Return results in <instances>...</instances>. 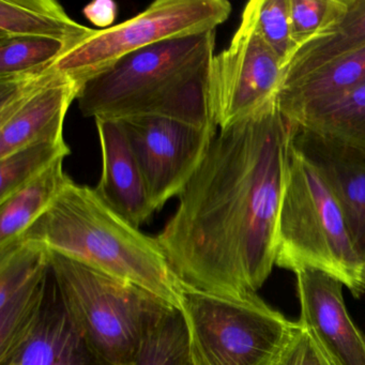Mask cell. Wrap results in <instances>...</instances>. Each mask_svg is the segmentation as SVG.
<instances>
[{
    "label": "cell",
    "instance_id": "cell-1",
    "mask_svg": "<svg viewBox=\"0 0 365 365\" xmlns=\"http://www.w3.org/2000/svg\"><path fill=\"white\" fill-rule=\"evenodd\" d=\"M294 129L277 101L217 131L157 236L183 288L242 297L268 279Z\"/></svg>",
    "mask_w": 365,
    "mask_h": 365
},
{
    "label": "cell",
    "instance_id": "cell-2",
    "mask_svg": "<svg viewBox=\"0 0 365 365\" xmlns=\"http://www.w3.org/2000/svg\"><path fill=\"white\" fill-rule=\"evenodd\" d=\"M215 38V31L196 34L123 57L86 81L78 98L81 113L95 120L157 117L196 127L215 125L208 81Z\"/></svg>",
    "mask_w": 365,
    "mask_h": 365
},
{
    "label": "cell",
    "instance_id": "cell-3",
    "mask_svg": "<svg viewBox=\"0 0 365 365\" xmlns=\"http://www.w3.org/2000/svg\"><path fill=\"white\" fill-rule=\"evenodd\" d=\"M20 240L125 279L181 309L182 285L157 237L140 232L88 185L71 179Z\"/></svg>",
    "mask_w": 365,
    "mask_h": 365
},
{
    "label": "cell",
    "instance_id": "cell-4",
    "mask_svg": "<svg viewBox=\"0 0 365 365\" xmlns=\"http://www.w3.org/2000/svg\"><path fill=\"white\" fill-rule=\"evenodd\" d=\"M53 279L78 332L103 365H131L172 305L147 290L48 251Z\"/></svg>",
    "mask_w": 365,
    "mask_h": 365
},
{
    "label": "cell",
    "instance_id": "cell-5",
    "mask_svg": "<svg viewBox=\"0 0 365 365\" xmlns=\"http://www.w3.org/2000/svg\"><path fill=\"white\" fill-rule=\"evenodd\" d=\"M362 264L332 194L292 140L277 217L275 266L294 273L324 271L359 297L365 292Z\"/></svg>",
    "mask_w": 365,
    "mask_h": 365
},
{
    "label": "cell",
    "instance_id": "cell-6",
    "mask_svg": "<svg viewBox=\"0 0 365 365\" xmlns=\"http://www.w3.org/2000/svg\"><path fill=\"white\" fill-rule=\"evenodd\" d=\"M181 311L195 365H273L297 327L256 294L183 288Z\"/></svg>",
    "mask_w": 365,
    "mask_h": 365
},
{
    "label": "cell",
    "instance_id": "cell-7",
    "mask_svg": "<svg viewBox=\"0 0 365 365\" xmlns=\"http://www.w3.org/2000/svg\"><path fill=\"white\" fill-rule=\"evenodd\" d=\"M232 10L226 0H157L134 18L96 31L53 67L85 84L132 53L168 40L217 31Z\"/></svg>",
    "mask_w": 365,
    "mask_h": 365
},
{
    "label": "cell",
    "instance_id": "cell-8",
    "mask_svg": "<svg viewBox=\"0 0 365 365\" xmlns=\"http://www.w3.org/2000/svg\"><path fill=\"white\" fill-rule=\"evenodd\" d=\"M284 72L281 59L242 16L230 46L211 61L208 103L215 127H232L277 103Z\"/></svg>",
    "mask_w": 365,
    "mask_h": 365
},
{
    "label": "cell",
    "instance_id": "cell-9",
    "mask_svg": "<svg viewBox=\"0 0 365 365\" xmlns=\"http://www.w3.org/2000/svg\"><path fill=\"white\" fill-rule=\"evenodd\" d=\"M84 83L54 67L0 78V159L63 138V123Z\"/></svg>",
    "mask_w": 365,
    "mask_h": 365
},
{
    "label": "cell",
    "instance_id": "cell-10",
    "mask_svg": "<svg viewBox=\"0 0 365 365\" xmlns=\"http://www.w3.org/2000/svg\"><path fill=\"white\" fill-rule=\"evenodd\" d=\"M119 123L140 164L155 211L180 195L219 131L215 125L196 127L157 117Z\"/></svg>",
    "mask_w": 365,
    "mask_h": 365
},
{
    "label": "cell",
    "instance_id": "cell-11",
    "mask_svg": "<svg viewBox=\"0 0 365 365\" xmlns=\"http://www.w3.org/2000/svg\"><path fill=\"white\" fill-rule=\"evenodd\" d=\"M50 275L46 247L20 240L0 250V361L7 358L37 324Z\"/></svg>",
    "mask_w": 365,
    "mask_h": 365
},
{
    "label": "cell",
    "instance_id": "cell-12",
    "mask_svg": "<svg viewBox=\"0 0 365 365\" xmlns=\"http://www.w3.org/2000/svg\"><path fill=\"white\" fill-rule=\"evenodd\" d=\"M300 317L333 365H365V334L346 309L339 279L318 269L297 271Z\"/></svg>",
    "mask_w": 365,
    "mask_h": 365
},
{
    "label": "cell",
    "instance_id": "cell-13",
    "mask_svg": "<svg viewBox=\"0 0 365 365\" xmlns=\"http://www.w3.org/2000/svg\"><path fill=\"white\" fill-rule=\"evenodd\" d=\"M294 125V147L326 183L343 215L352 245L364 262L365 153Z\"/></svg>",
    "mask_w": 365,
    "mask_h": 365
},
{
    "label": "cell",
    "instance_id": "cell-14",
    "mask_svg": "<svg viewBox=\"0 0 365 365\" xmlns=\"http://www.w3.org/2000/svg\"><path fill=\"white\" fill-rule=\"evenodd\" d=\"M95 121L102 170L93 189L115 212L140 228L157 212L151 204L140 164L119 121Z\"/></svg>",
    "mask_w": 365,
    "mask_h": 365
},
{
    "label": "cell",
    "instance_id": "cell-15",
    "mask_svg": "<svg viewBox=\"0 0 365 365\" xmlns=\"http://www.w3.org/2000/svg\"><path fill=\"white\" fill-rule=\"evenodd\" d=\"M0 365H103L68 314L52 271L37 324Z\"/></svg>",
    "mask_w": 365,
    "mask_h": 365
},
{
    "label": "cell",
    "instance_id": "cell-16",
    "mask_svg": "<svg viewBox=\"0 0 365 365\" xmlns=\"http://www.w3.org/2000/svg\"><path fill=\"white\" fill-rule=\"evenodd\" d=\"M95 33L76 22L54 0H0V40L41 38L71 51Z\"/></svg>",
    "mask_w": 365,
    "mask_h": 365
},
{
    "label": "cell",
    "instance_id": "cell-17",
    "mask_svg": "<svg viewBox=\"0 0 365 365\" xmlns=\"http://www.w3.org/2000/svg\"><path fill=\"white\" fill-rule=\"evenodd\" d=\"M364 44L365 0H347V9L341 18L296 53L286 67L282 89Z\"/></svg>",
    "mask_w": 365,
    "mask_h": 365
},
{
    "label": "cell",
    "instance_id": "cell-18",
    "mask_svg": "<svg viewBox=\"0 0 365 365\" xmlns=\"http://www.w3.org/2000/svg\"><path fill=\"white\" fill-rule=\"evenodd\" d=\"M365 84V44L282 89L279 106L292 119L305 108Z\"/></svg>",
    "mask_w": 365,
    "mask_h": 365
},
{
    "label": "cell",
    "instance_id": "cell-19",
    "mask_svg": "<svg viewBox=\"0 0 365 365\" xmlns=\"http://www.w3.org/2000/svg\"><path fill=\"white\" fill-rule=\"evenodd\" d=\"M58 160L43 174L0 202V250L18 242L71 180Z\"/></svg>",
    "mask_w": 365,
    "mask_h": 365
},
{
    "label": "cell",
    "instance_id": "cell-20",
    "mask_svg": "<svg viewBox=\"0 0 365 365\" xmlns=\"http://www.w3.org/2000/svg\"><path fill=\"white\" fill-rule=\"evenodd\" d=\"M290 120L365 153V84L305 108Z\"/></svg>",
    "mask_w": 365,
    "mask_h": 365
},
{
    "label": "cell",
    "instance_id": "cell-21",
    "mask_svg": "<svg viewBox=\"0 0 365 365\" xmlns=\"http://www.w3.org/2000/svg\"><path fill=\"white\" fill-rule=\"evenodd\" d=\"M131 365H195L181 309L170 307L160 316Z\"/></svg>",
    "mask_w": 365,
    "mask_h": 365
},
{
    "label": "cell",
    "instance_id": "cell-22",
    "mask_svg": "<svg viewBox=\"0 0 365 365\" xmlns=\"http://www.w3.org/2000/svg\"><path fill=\"white\" fill-rule=\"evenodd\" d=\"M70 153L71 149L63 138L37 143L0 159V202L7 200Z\"/></svg>",
    "mask_w": 365,
    "mask_h": 365
},
{
    "label": "cell",
    "instance_id": "cell-23",
    "mask_svg": "<svg viewBox=\"0 0 365 365\" xmlns=\"http://www.w3.org/2000/svg\"><path fill=\"white\" fill-rule=\"evenodd\" d=\"M242 16L253 24L286 69L299 50L292 37L289 0H252Z\"/></svg>",
    "mask_w": 365,
    "mask_h": 365
},
{
    "label": "cell",
    "instance_id": "cell-24",
    "mask_svg": "<svg viewBox=\"0 0 365 365\" xmlns=\"http://www.w3.org/2000/svg\"><path fill=\"white\" fill-rule=\"evenodd\" d=\"M69 52L63 44L41 38L0 40V78L31 73L52 67Z\"/></svg>",
    "mask_w": 365,
    "mask_h": 365
},
{
    "label": "cell",
    "instance_id": "cell-25",
    "mask_svg": "<svg viewBox=\"0 0 365 365\" xmlns=\"http://www.w3.org/2000/svg\"><path fill=\"white\" fill-rule=\"evenodd\" d=\"M289 5L292 37L300 50L341 18L347 0H289Z\"/></svg>",
    "mask_w": 365,
    "mask_h": 365
},
{
    "label": "cell",
    "instance_id": "cell-26",
    "mask_svg": "<svg viewBox=\"0 0 365 365\" xmlns=\"http://www.w3.org/2000/svg\"><path fill=\"white\" fill-rule=\"evenodd\" d=\"M273 365H333L307 330L297 322L289 341Z\"/></svg>",
    "mask_w": 365,
    "mask_h": 365
},
{
    "label": "cell",
    "instance_id": "cell-27",
    "mask_svg": "<svg viewBox=\"0 0 365 365\" xmlns=\"http://www.w3.org/2000/svg\"><path fill=\"white\" fill-rule=\"evenodd\" d=\"M85 18L100 29L112 27L118 14V6L113 0H95L83 9Z\"/></svg>",
    "mask_w": 365,
    "mask_h": 365
},
{
    "label": "cell",
    "instance_id": "cell-28",
    "mask_svg": "<svg viewBox=\"0 0 365 365\" xmlns=\"http://www.w3.org/2000/svg\"><path fill=\"white\" fill-rule=\"evenodd\" d=\"M361 279H362V284L365 288V260L363 262L362 271H361Z\"/></svg>",
    "mask_w": 365,
    "mask_h": 365
}]
</instances>
